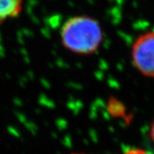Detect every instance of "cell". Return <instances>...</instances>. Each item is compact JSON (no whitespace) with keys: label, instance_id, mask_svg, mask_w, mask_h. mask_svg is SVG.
Segmentation results:
<instances>
[{"label":"cell","instance_id":"cell-1","mask_svg":"<svg viewBox=\"0 0 154 154\" xmlns=\"http://www.w3.org/2000/svg\"><path fill=\"white\" fill-rule=\"evenodd\" d=\"M61 39L64 47L76 54L88 55L99 49L103 41L100 23L88 16L71 17L61 28Z\"/></svg>","mask_w":154,"mask_h":154},{"label":"cell","instance_id":"cell-2","mask_svg":"<svg viewBox=\"0 0 154 154\" xmlns=\"http://www.w3.org/2000/svg\"><path fill=\"white\" fill-rule=\"evenodd\" d=\"M133 63L143 75L154 78V31L138 37L131 51Z\"/></svg>","mask_w":154,"mask_h":154},{"label":"cell","instance_id":"cell-3","mask_svg":"<svg viewBox=\"0 0 154 154\" xmlns=\"http://www.w3.org/2000/svg\"><path fill=\"white\" fill-rule=\"evenodd\" d=\"M22 9V0H0V22L17 17Z\"/></svg>","mask_w":154,"mask_h":154},{"label":"cell","instance_id":"cell-4","mask_svg":"<svg viewBox=\"0 0 154 154\" xmlns=\"http://www.w3.org/2000/svg\"><path fill=\"white\" fill-rule=\"evenodd\" d=\"M126 154H146V152H144L142 151H140V150H131V151H128Z\"/></svg>","mask_w":154,"mask_h":154},{"label":"cell","instance_id":"cell-5","mask_svg":"<svg viewBox=\"0 0 154 154\" xmlns=\"http://www.w3.org/2000/svg\"><path fill=\"white\" fill-rule=\"evenodd\" d=\"M150 136H151V139L153 141L154 143V122L152 124V127H151V130H150Z\"/></svg>","mask_w":154,"mask_h":154}]
</instances>
